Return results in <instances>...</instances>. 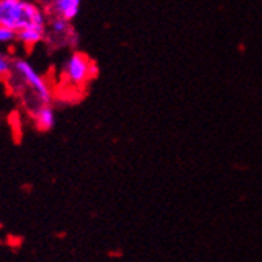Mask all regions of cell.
Here are the masks:
<instances>
[{
  "instance_id": "cell-1",
  "label": "cell",
  "mask_w": 262,
  "mask_h": 262,
  "mask_svg": "<svg viewBox=\"0 0 262 262\" xmlns=\"http://www.w3.org/2000/svg\"><path fill=\"white\" fill-rule=\"evenodd\" d=\"M0 26L14 30L47 27V14L30 0H0Z\"/></svg>"
},
{
  "instance_id": "cell-2",
  "label": "cell",
  "mask_w": 262,
  "mask_h": 262,
  "mask_svg": "<svg viewBox=\"0 0 262 262\" xmlns=\"http://www.w3.org/2000/svg\"><path fill=\"white\" fill-rule=\"evenodd\" d=\"M98 76V66L83 52H74L68 57L61 68V80L71 88H83Z\"/></svg>"
},
{
  "instance_id": "cell-3",
  "label": "cell",
  "mask_w": 262,
  "mask_h": 262,
  "mask_svg": "<svg viewBox=\"0 0 262 262\" xmlns=\"http://www.w3.org/2000/svg\"><path fill=\"white\" fill-rule=\"evenodd\" d=\"M13 73L17 77V80L27 86L32 94L35 96V101L38 104H51L54 93L51 90V85L46 82V79L35 69V66L24 60V58H16L13 60Z\"/></svg>"
},
{
  "instance_id": "cell-4",
  "label": "cell",
  "mask_w": 262,
  "mask_h": 262,
  "mask_svg": "<svg viewBox=\"0 0 262 262\" xmlns=\"http://www.w3.org/2000/svg\"><path fill=\"white\" fill-rule=\"evenodd\" d=\"M80 7L82 0H52L47 7V11L51 16H58L71 22L79 16Z\"/></svg>"
},
{
  "instance_id": "cell-5",
  "label": "cell",
  "mask_w": 262,
  "mask_h": 262,
  "mask_svg": "<svg viewBox=\"0 0 262 262\" xmlns=\"http://www.w3.org/2000/svg\"><path fill=\"white\" fill-rule=\"evenodd\" d=\"M30 116L35 127L41 132H47L55 126V110L51 104H38Z\"/></svg>"
},
{
  "instance_id": "cell-6",
  "label": "cell",
  "mask_w": 262,
  "mask_h": 262,
  "mask_svg": "<svg viewBox=\"0 0 262 262\" xmlns=\"http://www.w3.org/2000/svg\"><path fill=\"white\" fill-rule=\"evenodd\" d=\"M47 35V27H27L17 32V41L24 46H36Z\"/></svg>"
},
{
  "instance_id": "cell-7",
  "label": "cell",
  "mask_w": 262,
  "mask_h": 262,
  "mask_svg": "<svg viewBox=\"0 0 262 262\" xmlns=\"http://www.w3.org/2000/svg\"><path fill=\"white\" fill-rule=\"evenodd\" d=\"M47 30H49L54 36H58L64 39L68 35H73V29H71V22L58 17V16H51V19L47 20Z\"/></svg>"
},
{
  "instance_id": "cell-8",
  "label": "cell",
  "mask_w": 262,
  "mask_h": 262,
  "mask_svg": "<svg viewBox=\"0 0 262 262\" xmlns=\"http://www.w3.org/2000/svg\"><path fill=\"white\" fill-rule=\"evenodd\" d=\"M13 71V60L0 51V79H8Z\"/></svg>"
},
{
  "instance_id": "cell-9",
  "label": "cell",
  "mask_w": 262,
  "mask_h": 262,
  "mask_svg": "<svg viewBox=\"0 0 262 262\" xmlns=\"http://www.w3.org/2000/svg\"><path fill=\"white\" fill-rule=\"evenodd\" d=\"M17 39V33L11 29L0 26V44H10Z\"/></svg>"
}]
</instances>
